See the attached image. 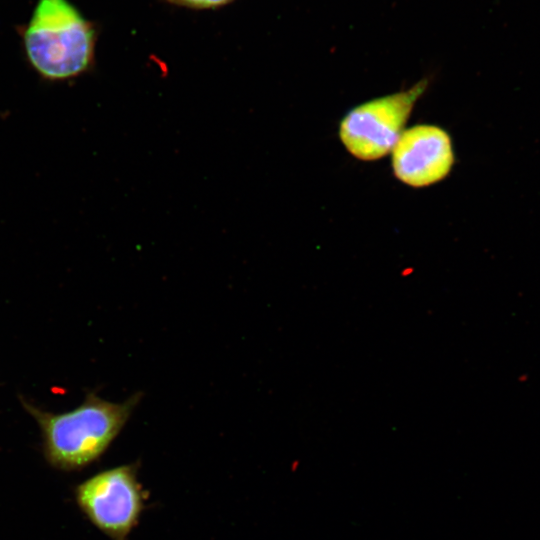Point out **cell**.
<instances>
[{
    "label": "cell",
    "mask_w": 540,
    "mask_h": 540,
    "mask_svg": "<svg viewBox=\"0 0 540 540\" xmlns=\"http://www.w3.org/2000/svg\"><path fill=\"white\" fill-rule=\"evenodd\" d=\"M141 398L135 394L122 403L95 395L64 414L30 411L42 434L46 461L61 471H76L97 460L116 438Z\"/></svg>",
    "instance_id": "obj_1"
},
{
    "label": "cell",
    "mask_w": 540,
    "mask_h": 540,
    "mask_svg": "<svg viewBox=\"0 0 540 540\" xmlns=\"http://www.w3.org/2000/svg\"><path fill=\"white\" fill-rule=\"evenodd\" d=\"M95 30L68 0H38L23 33L30 66L44 80L62 82L93 64Z\"/></svg>",
    "instance_id": "obj_2"
},
{
    "label": "cell",
    "mask_w": 540,
    "mask_h": 540,
    "mask_svg": "<svg viewBox=\"0 0 540 540\" xmlns=\"http://www.w3.org/2000/svg\"><path fill=\"white\" fill-rule=\"evenodd\" d=\"M427 86L428 79L423 78L407 90L350 109L339 125V137L347 151L363 161L377 160L390 153Z\"/></svg>",
    "instance_id": "obj_3"
},
{
    "label": "cell",
    "mask_w": 540,
    "mask_h": 540,
    "mask_svg": "<svg viewBox=\"0 0 540 540\" xmlns=\"http://www.w3.org/2000/svg\"><path fill=\"white\" fill-rule=\"evenodd\" d=\"M137 465L101 471L78 484L75 502L86 518L111 540H127L144 509Z\"/></svg>",
    "instance_id": "obj_4"
},
{
    "label": "cell",
    "mask_w": 540,
    "mask_h": 540,
    "mask_svg": "<svg viewBox=\"0 0 540 540\" xmlns=\"http://www.w3.org/2000/svg\"><path fill=\"white\" fill-rule=\"evenodd\" d=\"M391 155L395 177L414 188L443 180L455 162L450 135L432 124H418L403 130Z\"/></svg>",
    "instance_id": "obj_5"
},
{
    "label": "cell",
    "mask_w": 540,
    "mask_h": 540,
    "mask_svg": "<svg viewBox=\"0 0 540 540\" xmlns=\"http://www.w3.org/2000/svg\"><path fill=\"white\" fill-rule=\"evenodd\" d=\"M232 1L233 0H167V2L171 4L193 9L218 8L227 5Z\"/></svg>",
    "instance_id": "obj_6"
}]
</instances>
